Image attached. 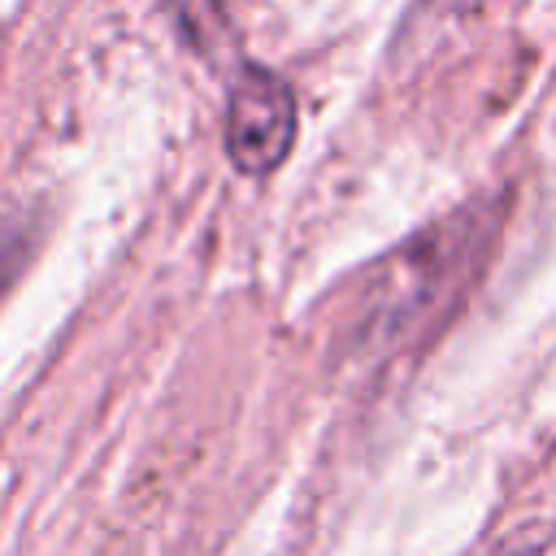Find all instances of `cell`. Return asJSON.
Segmentation results:
<instances>
[{"label":"cell","instance_id":"cell-1","mask_svg":"<svg viewBox=\"0 0 556 556\" xmlns=\"http://www.w3.org/2000/svg\"><path fill=\"white\" fill-rule=\"evenodd\" d=\"M295 91L265 65H239L226 96V156L239 174L265 178L295 148Z\"/></svg>","mask_w":556,"mask_h":556},{"label":"cell","instance_id":"cell-2","mask_svg":"<svg viewBox=\"0 0 556 556\" xmlns=\"http://www.w3.org/2000/svg\"><path fill=\"white\" fill-rule=\"evenodd\" d=\"M486 556H556V526L552 521H526L513 526Z\"/></svg>","mask_w":556,"mask_h":556},{"label":"cell","instance_id":"cell-3","mask_svg":"<svg viewBox=\"0 0 556 556\" xmlns=\"http://www.w3.org/2000/svg\"><path fill=\"white\" fill-rule=\"evenodd\" d=\"M13 269H17V252H13V248H0V291L9 287Z\"/></svg>","mask_w":556,"mask_h":556}]
</instances>
